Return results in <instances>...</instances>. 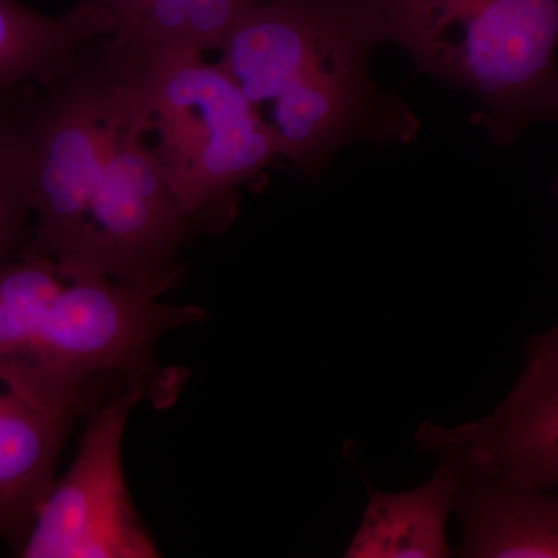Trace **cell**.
Returning <instances> with one entry per match:
<instances>
[{
	"instance_id": "6da1fadb",
	"label": "cell",
	"mask_w": 558,
	"mask_h": 558,
	"mask_svg": "<svg viewBox=\"0 0 558 558\" xmlns=\"http://www.w3.org/2000/svg\"><path fill=\"white\" fill-rule=\"evenodd\" d=\"M98 43V40H97ZM22 90L32 236L24 256L160 299L185 275L190 220L161 174L140 105L137 57L108 39Z\"/></svg>"
},
{
	"instance_id": "7a4b0ae2",
	"label": "cell",
	"mask_w": 558,
	"mask_h": 558,
	"mask_svg": "<svg viewBox=\"0 0 558 558\" xmlns=\"http://www.w3.org/2000/svg\"><path fill=\"white\" fill-rule=\"evenodd\" d=\"M387 40L379 0H266L229 33L218 64L277 142L279 157L319 179L357 142L409 145L421 123L380 89L369 54Z\"/></svg>"
},
{
	"instance_id": "3957f363",
	"label": "cell",
	"mask_w": 558,
	"mask_h": 558,
	"mask_svg": "<svg viewBox=\"0 0 558 558\" xmlns=\"http://www.w3.org/2000/svg\"><path fill=\"white\" fill-rule=\"evenodd\" d=\"M207 319L112 279L65 277L35 256L0 263V384L50 417L95 407L97 380L121 379L154 410L174 405L189 371L157 360L170 330Z\"/></svg>"
},
{
	"instance_id": "277c9868",
	"label": "cell",
	"mask_w": 558,
	"mask_h": 558,
	"mask_svg": "<svg viewBox=\"0 0 558 558\" xmlns=\"http://www.w3.org/2000/svg\"><path fill=\"white\" fill-rule=\"evenodd\" d=\"M387 40L425 75L478 100L509 145L558 117V0H379Z\"/></svg>"
},
{
	"instance_id": "5b68a950",
	"label": "cell",
	"mask_w": 558,
	"mask_h": 558,
	"mask_svg": "<svg viewBox=\"0 0 558 558\" xmlns=\"http://www.w3.org/2000/svg\"><path fill=\"white\" fill-rule=\"evenodd\" d=\"M135 51L140 105L161 174L194 233H222L241 190L281 159L277 142L218 62L183 47Z\"/></svg>"
},
{
	"instance_id": "8992f818",
	"label": "cell",
	"mask_w": 558,
	"mask_h": 558,
	"mask_svg": "<svg viewBox=\"0 0 558 558\" xmlns=\"http://www.w3.org/2000/svg\"><path fill=\"white\" fill-rule=\"evenodd\" d=\"M143 402L124 385L92 409L75 458L51 484L17 557L161 556L132 502L121 453L131 413Z\"/></svg>"
},
{
	"instance_id": "52a82bcc",
	"label": "cell",
	"mask_w": 558,
	"mask_h": 558,
	"mask_svg": "<svg viewBox=\"0 0 558 558\" xmlns=\"http://www.w3.org/2000/svg\"><path fill=\"white\" fill-rule=\"evenodd\" d=\"M418 451L469 462L506 487L558 488V354H526L512 389L487 416L459 425L424 422Z\"/></svg>"
},
{
	"instance_id": "ba28073f",
	"label": "cell",
	"mask_w": 558,
	"mask_h": 558,
	"mask_svg": "<svg viewBox=\"0 0 558 558\" xmlns=\"http://www.w3.org/2000/svg\"><path fill=\"white\" fill-rule=\"evenodd\" d=\"M453 476L464 558H558V494L502 486L469 462L436 458Z\"/></svg>"
},
{
	"instance_id": "9c48e42d",
	"label": "cell",
	"mask_w": 558,
	"mask_h": 558,
	"mask_svg": "<svg viewBox=\"0 0 558 558\" xmlns=\"http://www.w3.org/2000/svg\"><path fill=\"white\" fill-rule=\"evenodd\" d=\"M92 409L46 416L0 384V538L16 556L57 478L70 435Z\"/></svg>"
},
{
	"instance_id": "30bf717a",
	"label": "cell",
	"mask_w": 558,
	"mask_h": 558,
	"mask_svg": "<svg viewBox=\"0 0 558 558\" xmlns=\"http://www.w3.org/2000/svg\"><path fill=\"white\" fill-rule=\"evenodd\" d=\"M112 31V14L94 0L61 16L0 0V95L47 83Z\"/></svg>"
},
{
	"instance_id": "8fae6325",
	"label": "cell",
	"mask_w": 558,
	"mask_h": 558,
	"mask_svg": "<svg viewBox=\"0 0 558 558\" xmlns=\"http://www.w3.org/2000/svg\"><path fill=\"white\" fill-rule=\"evenodd\" d=\"M453 513V476L438 462L432 478L410 490L368 487L363 510L344 557L447 558L453 556L447 523Z\"/></svg>"
},
{
	"instance_id": "7c38bea8",
	"label": "cell",
	"mask_w": 558,
	"mask_h": 558,
	"mask_svg": "<svg viewBox=\"0 0 558 558\" xmlns=\"http://www.w3.org/2000/svg\"><path fill=\"white\" fill-rule=\"evenodd\" d=\"M259 0H112L108 38L131 50L183 47L219 50L229 33Z\"/></svg>"
},
{
	"instance_id": "4fadbf2b",
	"label": "cell",
	"mask_w": 558,
	"mask_h": 558,
	"mask_svg": "<svg viewBox=\"0 0 558 558\" xmlns=\"http://www.w3.org/2000/svg\"><path fill=\"white\" fill-rule=\"evenodd\" d=\"M22 89L0 95V197L31 205V154L22 123Z\"/></svg>"
},
{
	"instance_id": "5bb4252c",
	"label": "cell",
	"mask_w": 558,
	"mask_h": 558,
	"mask_svg": "<svg viewBox=\"0 0 558 558\" xmlns=\"http://www.w3.org/2000/svg\"><path fill=\"white\" fill-rule=\"evenodd\" d=\"M32 236L31 205L0 197V263L20 258Z\"/></svg>"
},
{
	"instance_id": "9a60e30c",
	"label": "cell",
	"mask_w": 558,
	"mask_h": 558,
	"mask_svg": "<svg viewBox=\"0 0 558 558\" xmlns=\"http://www.w3.org/2000/svg\"><path fill=\"white\" fill-rule=\"evenodd\" d=\"M526 354H558V322L553 328L543 330L529 340Z\"/></svg>"
},
{
	"instance_id": "2e32d148",
	"label": "cell",
	"mask_w": 558,
	"mask_h": 558,
	"mask_svg": "<svg viewBox=\"0 0 558 558\" xmlns=\"http://www.w3.org/2000/svg\"><path fill=\"white\" fill-rule=\"evenodd\" d=\"M94 2L100 3V5L105 7L108 5L109 2H112V0H94ZM259 2H266V0H259Z\"/></svg>"
}]
</instances>
